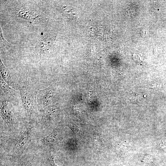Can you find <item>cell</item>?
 <instances>
[{"label": "cell", "mask_w": 166, "mask_h": 166, "mask_svg": "<svg viewBox=\"0 0 166 166\" xmlns=\"http://www.w3.org/2000/svg\"><path fill=\"white\" fill-rule=\"evenodd\" d=\"M42 133L39 124L31 121L24 122L17 131L9 134L6 156L4 157L21 156L28 148L31 142L41 139L40 137H42Z\"/></svg>", "instance_id": "obj_1"}, {"label": "cell", "mask_w": 166, "mask_h": 166, "mask_svg": "<svg viewBox=\"0 0 166 166\" xmlns=\"http://www.w3.org/2000/svg\"><path fill=\"white\" fill-rule=\"evenodd\" d=\"M43 160L40 150L34 145L20 157L0 158V166H38Z\"/></svg>", "instance_id": "obj_2"}, {"label": "cell", "mask_w": 166, "mask_h": 166, "mask_svg": "<svg viewBox=\"0 0 166 166\" xmlns=\"http://www.w3.org/2000/svg\"><path fill=\"white\" fill-rule=\"evenodd\" d=\"M0 116L3 123H0V132L12 134L17 131L23 122L19 121L17 112L11 104L3 101L0 106Z\"/></svg>", "instance_id": "obj_3"}, {"label": "cell", "mask_w": 166, "mask_h": 166, "mask_svg": "<svg viewBox=\"0 0 166 166\" xmlns=\"http://www.w3.org/2000/svg\"><path fill=\"white\" fill-rule=\"evenodd\" d=\"M21 96L22 105L28 121L31 120L33 114H36L38 109L36 101V92L27 84H18Z\"/></svg>", "instance_id": "obj_4"}, {"label": "cell", "mask_w": 166, "mask_h": 166, "mask_svg": "<svg viewBox=\"0 0 166 166\" xmlns=\"http://www.w3.org/2000/svg\"><path fill=\"white\" fill-rule=\"evenodd\" d=\"M65 126V124H59L47 135L35 141V145L39 148L61 146L64 143L62 135V131Z\"/></svg>", "instance_id": "obj_5"}, {"label": "cell", "mask_w": 166, "mask_h": 166, "mask_svg": "<svg viewBox=\"0 0 166 166\" xmlns=\"http://www.w3.org/2000/svg\"><path fill=\"white\" fill-rule=\"evenodd\" d=\"M42 111L39 124L40 128L42 133H47L48 131L53 129L55 120L58 114V110L55 107L49 105Z\"/></svg>", "instance_id": "obj_6"}, {"label": "cell", "mask_w": 166, "mask_h": 166, "mask_svg": "<svg viewBox=\"0 0 166 166\" xmlns=\"http://www.w3.org/2000/svg\"><path fill=\"white\" fill-rule=\"evenodd\" d=\"M54 94V89L50 87L37 91L36 101L38 109L43 111L49 105Z\"/></svg>", "instance_id": "obj_7"}, {"label": "cell", "mask_w": 166, "mask_h": 166, "mask_svg": "<svg viewBox=\"0 0 166 166\" xmlns=\"http://www.w3.org/2000/svg\"><path fill=\"white\" fill-rule=\"evenodd\" d=\"M52 147L39 148L43 158L42 163L45 166H59L54 162L55 157L58 156L53 152Z\"/></svg>", "instance_id": "obj_8"}, {"label": "cell", "mask_w": 166, "mask_h": 166, "mask_svg": "<svg viewBox=\"0 0 166 166\" xmlns=\"http://www.w3.org/2000/svg\"><path fill=\"white\" fill-rule=\"evenodd\" d=\"M0 72L3 80L11 87L14 88V82L12 79L10 73L0 60Z\"/></svg>", "instance_id": "obj_9"}, {"label": "cell", "mask_w": 166, "mask_h": 166, "mask_svg": "<svg viewBox=\"0 0 166 166\" xmlns=\"http://www.w3.org/2000/svg\"><path fill=\"white\" fill-rule=\"evenodd\" d=\"M0 83L1 89L7 97L12 98L15 97L14 90L3 80L1 76Z\"/></svg>", "instance_id": "obj_10"}, {"label": "cell", "mask_w": 166, "mask_h": 166, "mask_svg": "<svg viewBox=\"0 0 166 166\" xmlns=\"http://www.w3.org/2000/svg\"><path fill=\"white\" fill-rule=\"evenodd\" d=\"M49 38H46L40 41L38 44L39 48L38 49V50L37 51L38 54H39L41 56L42 55L45 54L49 49L51 45L49 43L50 41H49Z\"/></svg>", "instance_id": "obj_11"}, {"label": "cell", "mask_w": 166, "mask_h": 166, "mask_svg": "<svg viewBox=\"0 0 166 166\" xmlns=\"http://www.w3.org/2000/svg\"><path fill=\"white\" fill-rule=\"evenodd\" d=\"M65 126L68 127L73 131L74 135L77 133L79 130V127L77 126L73 122H69L65 124Z\"/></svg>", "instance_id": "obj_12"}]
</instances>
